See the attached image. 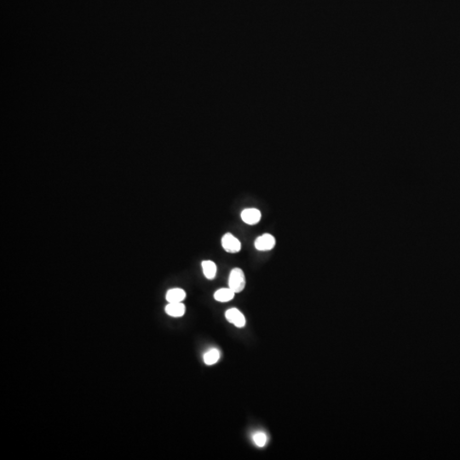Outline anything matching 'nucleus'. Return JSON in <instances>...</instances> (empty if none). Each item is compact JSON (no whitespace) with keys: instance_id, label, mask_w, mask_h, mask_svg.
I'll use <instances>...</instances> for the list:
<instances>
[{"instance_id":"7ed1b4c3","label":"nucleus","mask_w":460,"mask_h":460,"mask_svg":"<svg viewBox=\"0 0 460 460\" xmlns=\"http://www.w3.org/2000/svg\"><path fill=\"white\" fill-rule=\"evenodd\" d=\"M276 241L272 234H263L255 241V248L258 251H270L276 246Z\"/></svg>"},{"instance_id":"39448f33","label":"nucleus","mask_w":460,"mask_h":460,"mask_svg":"<svg viewBox=\"0 0 460 460\" xmlns=\"http://www.w3.org/2000/svg\"><path fill=\"white\" fill-rule=\"evenodd\" d=\"M262 214L260 211L255 208H249V209H245L241 213V219L243 220L244 223L249 225H254L259 223L261 220Z\"/></svg>"},{"instance_id":"f03ea898","label":"nucleus","mask_w":460,"mask_h":460,"mask_svg":"<svg viewBox=\"0 0 460 460\" xmlns=\"http://www.w3.org/2000/svg\"><path fill=\"white\" fill-rule=\"evenodd\" d=\"M222 246L229 253H237L241 251V241L231 233H227L222 238Z\"/></svg>"},{"instance_id":"1a4fd4ad","label":"nucleus","mask_w":460,"mask_h":460,"mask_svg":"<svg viewBox=\"0 0 460 460\" xmlns=\"http://www.w3.org/2000/svg\"><path fill=\"white\" fill-rule=\"evenodd\" d=\"M203 273L204 276H206V279H213L216 276V265L215 263L211 260H206L203 261L202 263Z\"/></svg>"},{"instance_id":"f257e3e1","label":"nucleus","mask_w":460,"mask_h":460,"mask_svg":"<svg viewBox=\"0 0 460 460\" xmlns=\"http://www.w3.org/2000/svg\"><path fill=\"white\" fill-rule=\"evenodd\" d=\"M246 286V276L244 271L241 268H235L232 269L229 277V287L233 290L234 293H239L245 289Z\"/></svg>"},{"instance_id":"0eeeda50","label":"nucleus","mask_w":460,"mask_h":460,"mask_svg":"<svg viewBox=\"0 0 460 460\" xmlns=\"http://www.w3.org/2000/svg\"><path fill=\"white\" fill-rule=\"evenodd\" d=\"M165 297L168 303H181L186 297V293L181 288H173L168 291Z\"/></svg>"},{"instance_id":"9d476101","label":"nucleus","mask_w":460,"mask_h":460,"mask_svg":"<svg viewBox=\"0 0 460 460\" xmlns=\"http://www.w3.org/2000/svg\"><path fill=\"white\" fill-rule=\"evenodd\" d=\"M219 359L220 351L217 349H210L204 355V362L208 366L216 364Z\"/></svg>"},{"instance_id":"6e6552de","label":"nucleus","mask_w":460,"mask_h":460,"mask_svg":"<svg viewBox=\"0 0 460 460\" xmlns=\"http://www.w3.org/2000/svg\"><path fill=\"white\" fill-rule=\"evenodd\" d=\"M235 295V293L232 289L229 288H222V289L217 290L216 293H214V298L222 303H226L230 302L233 299Z\"/></svg>"},{"instance_id":"20e7f679","label":"nucleus","mask_w":460,"mask_h":460,"mask_svg":"<svg viewBox=\"0 0 460 460\" xmlns=\"http://www.w3.org/2000/svg\"><path fill=\"white\" fill-rule=\"evenodd\" d=\"M225 317L227 321L234 324L237 328H243L246 325V318L241 311L235 308H232L226 311Z\"/></svg>"},{"instance_id":"423d86ee","label":"nucleus","mask_w":460,"mask_h":460,"mask_svg":"<svg viewBox=\"0 0 460 460\" xmlns=\"http://www.w3.org/2000/svg\"><path fill=\"white\" fill-rule=\"evenodd\" d=\"M186 308L182 303H169L165 307V312L172 317H181L185 314Z\"/></svg>"},{"instance_id":"9b49d317","label":"nucleus","mask_w":460,"mask_h":460,"mask_svg":"<svg viewBox=\"0 0 460 460\" xmlns=\"http://www.w3.org/2000/svg\"><path fill=\"white\" fill-rule=\"evenodd\" d=\"M255 444L259 447H263L267 443V436L263 432H258L253 436Z\"/></svg>"}]
</instances>
